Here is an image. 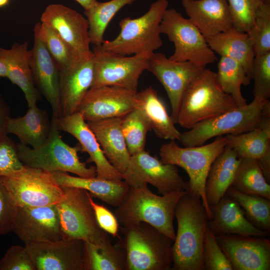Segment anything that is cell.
I'll return each mask as SVG.
<instances>
[{"mask_svg":"<svg viewBox=\"0 0 270 270\" xmlns=\"http://www.w3.org/2000/svg\"><path fill=\"white\" fill-rule=\"evenodd\" d=\"M174 214L178 229L172 247V270H204L202 246L209 220L202 199L186 191Z\"/></svg>","mask_w":270,"mask_h":270,"instance_id":"obj_1","label":"cell"},{"mask_svg":"<svg viewBox=\"0 0 270 270\" xmlns=\"http://www.w3.org/2000/svg\"><path fill=\"white\" fill-rule=\"evenodd\" d=\"M185 192L182 190L159 196L153 193L146 184L130 186L114 214L122 226L146 222L174 241L175 208Z\"/></svg>","mask_w":270,"mask_h":270,"instance_id":"obj_2","label":"cell"},{"mask_svg":"<svg viewBox=\"0 0 270 270\" xmlns=\"http://www.w3.org/2000/svg\"><path fill=\"white\" fill-rule=\"evenodd\" d=\"M168 6V0H156L141 16L122 18L119 23L120 30L118 36L112 40H104L102 48L122 56L142 54L150 57L163 44L160 25Z\"/></svg>","mask_w":270,"mask_h":270,"instance_id":"obj_3","label":"cell"},{"mask_svg":"<svg viewBox=\"0 0 270 270\" xmlns=\"http://www.w3.org/2000/svg\"><path fill=\"white\" fill-rule=\"evenodd\" d=\"M238 107L221 88L216 73L204 68L190 82L182 98L176 124L191 128L196 124Z\"/></svg>","mask_w":270,"mask_h":270,"instance_id":"obj_4","label":"cell"},{"mask_svg":"<svg viewBox=\"0 0 270 270\" xmlns=\"http://www.w3.org/2000/svg\"><path fill=\"white\" fill-rule=\"evenodd\" d=\"M126 270H172L174 240L144 222L122 228Z\"/></svg>","mask_w":270,"mask_h":270,"instance_id":"obj_5","label":"cell"},{"mask_svg":"<svg viewBox=\"0 0 270 270\" xmlns=\"http://www.w3.org/2000/svg\"><path fill=\"white\" fill-rule=\"evenodd\" d=\"M226 144V136H219L208 144L184 148L180 147L175 140H170L160 149L162 162L178 166L186 170L190 180L186 182L184 190L202 199L208 220L212 218L213 213L206 196V178L212 162Z\"/></svg>","mask_w":270,"mask_h":270,"instance_id":"obj_6","label":"cell"},{"mask_svg":"<svg viewBox=\"0 0 270 270\" xmlns=\"http://www.w3.org/2000/svg\"><path fill=\"white\" fill-rule=\"evenodd\" d=\"M268 116H270L269 100L254 98L248 104L196 124L190 130L181 133L180 142L184 146H201L214 137L248 132Z\"/></svg>","mask_w":270,"mask_h":270,"instance_id":"obj_7","label":"cell"},{"mask_svg":"<svg viewBox=\"0 0 270 270\" xmlns=\"http://www.w3.org/2000/svg\"><path fill=\"white\" fill-rule=\"evenodd\" d=\"M16 148L18 157L25 166L50 172H70L84 178L96 176L95 166L88 167L80 161L78 154L80 149L63 140L53 118L50 133L44 144L32 148L20 142L16 144Z\"/></svg>","mask_w":270,"mask_h":270,"instance_id":"obj_8","label":"cell"},{"mask_svg":"<svg viewBox=\"0 0 270 270\" xmlns=\"http://www.w3.org/2000/svg\"><path fill=\"white\" fill-rule=\"evenodd\" d=\"M64 198L56 204L64 240H78L96 244L110 241L108 234L99 226L90 203V194L72 186H62Z\"/></svg>","mask_w":270,"mask_h":270,"instance_id":"obj_9","label":"cell"},{"mask_svg":"<svg viewBox=\"0 0 270 270\" xmlns=\"http://www.w3.org/2000/svg\"><path fill=\"white\" fill-rule=\"evenodd\" d=\"M160 28L161 33L174 44V52L169 58L171 60L189 62L202 66L218 61L216 54L199 30L176 9L166 10Z\"/></svg>","mask_w":270,"mask_h":270,"instance_id":"obj_10","label":"cell"},{"mask_svg":"<svg viewBox=\"0 0 270 270\" xmlns=\"http://www.w3.org/2000/svg\"><path fill=\"white\" fill-rule=\"evenodd\" d=\"M0 179L18 207L56 204L64 197L62 186L52 173L42 169L24 166Z\"/></svg>","mask_w":270,"mask_h":270,"instance_id":"obj_11","label":"cell"},{"mask_svg":"<svg viewBox=\"0 0 270 270\" xmlns=\"http://www.w3.org/2000/svg\"><path fill=\"white\" fill-rule=\"evenodd\" d=\"M94 80L92 86H116L137 92L139 78L147 70L150 57L142 54L122 56L93 48Z\"/></svg>","mask_w":270,"mask_h":270,"instance_id":"obj_12","label":"cell"},{"mask_svg":"<svg viewBox=\"0 0 270 270\" xmlns=\"http://www.w3.org/2000/svg\"><path fill=\"white\" fill-rule=\"evenodd\" d=\"M123 180L132 187L150 184L162 196L184 190L186 186L176 166L163 163L145 150L130 156Z\"/></svg>","mask_w":270,"mask_h":270,"instance_id":"obj_13","label":"cell"},{"mask_svg":"<svg viewBox=\"0 0 270 270\" xmlns=\"http://www.w3.org/2000/svg\"><path fill=\"white\" fill-rule=\"evenodd\" d=\"M137 92L116 86H92L77 112L86 122L122 118L136 108Z\"/></svg>","mask_w":270,"mask_h":270,"instance_id":"obj_14","label":"cell"},{"mask_svg":"<svg viewBox=\"0 0 270 270\" xmlns=\"http://www.w3.org/2000/svg\"><path fill=\"white\" fill-rule=\"evenodd\" d=\"M206 66L189 62H176L160 52H154L148 58L147 70L164 86L170 102V117L176 124L183 94L192 80Z\"/></svg>","mask_w":270,"mask_h":270,"instance_id":"obj_15","label":"cell"},{"mask_svg":"<svg viewBox=\"0 0 270 270\" xmlns=\"http://www.w3.org/2000/svg\"><path fill=\"white\" fill-rule=\"evenodd\" d=\"M36 270H86L84 242L62 239L25 244Z\"/></svg>","mask_w":270,"mask_h":270,"instance_id":"obj_16","label":"cell"},{"mask_svg":"<svg viewBox=\"0 0 270 270\" xmlns=\"http://www.w3.org/2000/svg\"><path fill=\"white\" fill-rule=\"evenodd\" d=\"M12 232L25 244L62 239L56 204L18 206Z\"/></svg>","mask_w":270,"mask_h":270,"instance_id":"obj_17","label":"cell"},{"mask_svg":"<svg viewBox=\"0 0 270 270\" xmlns=\"http://www.w3.org/2000/svg\"><path fill=\"white\" fill-rule=\"evenodd\" d=\"M233 270H270V240L264 236L217 234Z\"/></svg>","mask_w":270,"mask_h":270,"instance_id":"obj_18","label":"cell"},{"mask_svg":"<svg viewBox=\"0 0 270 270\" xmlns=\"http://www.w3.org/2000/svg\"><path fill=\"white\" fill-rule=\"evenodd\" d=\"M40 22L51 26L72 46L80 58L92 54L90 48L88 21L80 13L62 4H50L42 13Z\"/></svg>","mask_w":270,"mask_h":270,"instance_id":"obj_19","label":"cell"},{"mask_svg":"<svg viewBox=\"0 0 270 270\" xmlns=\"http://www.w3.org/2000/svg\"><path fill=\"white\" fill-rule=\"evenodd\" d=\"M53 118L60 131L66 132L79 142L83 152L89 156L87 162H94L96 177L107 180H122L123 176L108 162L97 138L82 114L78 112Z\"/></svg>","mask_w":270,"mask_h":270,"instance_id":"obj_20","label":"cell"},{"mask_svg":"<svg viewBox=\"0 0 270 270\" xmlns=\"http://www.w3.org/2000/svg\"><path fill=\"white\" fill-rule=\"evenodd\" d=\"M29 64L38 90L50 105L52 117H61L59 70L35 32L33 46L30 50Z\"/></svg>","mask_w":270,"mask_h":270,"instance_id":"obj_21","label":"cell"},{"mask_svg":"<svg viewBox=\"0 0 270 270\" xmlns=\"http://www.w3.org/2000/svg\"><path fill=\"white\" fill-rule=\"evenodd\" d=\"M188 19L206 40L234 27L227 0H181Z\"/></svg>","mask_w":270,"mask_h":270,"instance_id":"obj_22","label":"cell"},{"mask_svg":"<svg viewBox=\"0 0 270 270\" xmlns=\"http://www.w3.org/2000/svg\"><path fill=\"white\" fill-rule=\"evenodd\" d=\"M60 94L62 116L74 114L94 80V54L79 58L74 66L59 71Z\"/></svg>","mask_w":270,"mask_h":270,"instance_id":"obj_23","label":"cell"},{"mask_svg":"<svg viewBox=\"0 0 270 270\" xmlns=\"http://www.w3.org/2000/svg\"><path fill=\"white\" fill-rule=\"evenodd\" d=\"M212 210L213 216L209 220L208 226L216 235L264 236L268 233L252 224L239 204L226 194L212 208Z\"/></svg>","mask_w":270,"mask_h":270,"instance_id":"obj_24","label":"cell"},{"mask_svg":"<svg viewBox=\"0 0 270 270\" xmlns=\"http://www.w3.org/2000/svg\"><path fill=\"white\" fill-rule=\"evenodd\" d=\"M122 118H114L87 122L107 160L122 176L130 161L128 152L123 135Z\"/></svg>","mask_w":270,"mask_h":270,"instance_id":"obj_25","label":"cell"},{"mask_svg":"<svg viewBox=\"0 0 270 270\" xmlns=\"http://www.w3.org/2000/svg\"><path fill=\"white\" fill-rule=\"evenodd\" d=\"M0 57L4 59L8 69V78L23 92L28 108L36 106L40 98L33 78L29 64L28 42L14 44L11 48L0 47Z\"/></svg>","mask_w":270,"mask_h":270,"instance_id":"obj_26","label":"cell"},{"mask_svg":"<svg viewBox=\"0 0 270 270\" xmlns=\"http://www.w3.org/2000/svg\"><path fill=\"white\" fill-rule=\"evenodd\" d=\"M56 182L61 186H72L88 191L92 197L107 204L118 206L124 198L130 186L122 180H107L97 178L72 176L67 172H52Z\"/></svg>","mask_w":270,"mask_h":270,"instance_id":"obj_27","label":"cell"},{"mask_svg":"<svg viewBox=\"0 0 270 270\" xmlns=\"http://www.w3.org/2000/svg\"><path fill=\"white\" fill-rule=\"evenodd\" d=\"M210 48L220 56H226L240 64L251 81L255 56L252 42L248 33L234 27L206 40Z\"/></svg>","mask_w":270,"mask_h":270,"instance_id":"obj_28","label":"cell"},{"mask_svg":"<svg viewBox=\"0 0 270 270\" xmlns=\"http://www.w3.org/2000/svg\"><path fill=\"white\" fill-rule=\"evenodd\" d=\"M241 160L227 145L212 162L206 184V196L212 208L226 194L231 186Z\"/></svg>","mask_w":270,"mask_h":270,"instance_id":"obj_29","label":"cell"},{"mask_svg":"<svg viewBox=\"0 0 270 270\" xmlns=\"http://www.w3.org/2000/svg\"><path fill=\"white\" fill-rule=\"evenodd\" d=\"M136 108L144 114L151 129L158 138L180 141L181 132L176 128L164 104L152 86H150L137 92Z\"/></svg>","mask_w":270,"mask_h":270,"instance_id":"obj_30","label":"cell"},{"mask_svg":"<svg viewBox=\"0 0 270 270\" xmlns=\"http://www.w3.org/2000/svg\"><path fill=\"white\" fill-rule=\"evenodd\" d=\"M51 128L47 112L37 107H30L22 116L10 118L8 124V134L16 136L20 143L36 148L47 139Z\"/></svg>","mask_w":270,"mask_h":270,"instance_id":"obj_31","label":"cell"},{"mask_svg":"<svg viewBox=\"0 0 270 270\" xmlns=\"http://www.w3.org/2000/svg\"><path fill=\"white\" fill-rule=\"evenodd\" d=\"M227 146L240 158L260 160L270 153V116L254 129L238 134H226Z\"/></svg>","mask_w":270,"mask_h":270,"instance_id":"obj_32","label":"cell"},{"mask_svg":"<svg viewBox=\"0 0 270 270\" xmlns=\"http://www.w3.org/2000/svg\"><path fill=\"white\" fill-rule=\"evenodd\" d=\"M136 0H110L105 2L96 1L89 8L84 10L88 23L90 43L101 46L104 32L114 16L122 8L130 5Z\"/></svg>","mask_w":270,"mask_h":270,"instance_id":"obj_33","label":"cell"},{"mask_svg":"<svg viewBox=\"0 0 270 270\" xmlns=\"http://www.w3.org/2000/svg\"><path fill=\"white\" fill-rule=\"evenodd\" d=\"M34 32L44 43L59 71L68 70L75 66L80 58L78 52L51 26L38 22Z\"/></svg>","mask_w":270,"mask_h":270,"instance_id":"obj_34","label":"cell"},{"mask_svg":"<svg viewBox=\"0 0 270 270\" xmlns=\"http://www.w3.org/2000/svg\"><path fill=\"white\" fill-rule=\"evenodd\" d=\"M244 194L270 200V186L266 180L258 160L241 158L230 186Z\"/></svg>","mask_w":270,"mask_h":270,"instance_id":"obj_35","label":"cell"},{"mask_svg":"<svg viewBox=\"0 0 270 270\" xmlns=\"http://www.w3.org/2000/svg\"><path fill=\"white\" fill-rule=\"evenodd\" d=\"M86 270H126L124 250L118 242L102 244L84 242Z\"/></svg>","mask_w":270,"mask_h":270,"instance_id":"obj_36","label":"cell"},{"mask_svg":"<svg viewBox=\"0 0 270 270\" xmlns=\"http://www.w3.org/2000/svg\"><path fill=\"white\" fill-rule=\"evenodd\" d=\"M216 75L222 90L232 98L238 106L247 104L242 94L241 86H248L250 81L240 64L228 57L220 56Z\"/></svg>","mask_w":270,"mask_h":270,"instance_id":"obj_37","label":"cell"},{"mask_svg":"<svg viewBox=\"0 0 270 270\" xmlns=\"http://www.w3.org/2000/svg\"><path fill=\"white\" fill-rule=\"evenodd\" d=\"M226 194L239 204L248 220L255 226L266 232H270V200L244 194L231 186Z\"/></svg>","mask_w":270,"mask_h":270,"instance_id":"obj_38","label":"cell"},{"mask_svg":"<svg viewBox=\"0 0 270 270\" xmlns=\"http://www.w3.org/2000/svg\"><path fill=\"white\" fill-rule=\"evenodd\" d=\"M121 128L130 156L144 150L150 124L140 110L135 108L122 118Z\"/></svg>","mask_w":270,"mask_h":270,"instance_id":"obj_39","label":"cell"},{"mask_svg":"<svg viewBox=\"0 0 270 270\" xmlns=\"http://www.w3.org/2000/svg\"><path fill=\"white\" fill-rule=\"evenodd\" d=\"M247 33L252 40L255 56L270 52V3L263 2L259 6Z\"/></svg>","mask_w":270,"mask_h":270,"instance_id":"obj_40","label":"cell"},{"mask_svg":"<svg viewBox=\"0 0 270 270\" xmlns=\"http://www.w3.org/2000/svg\"><path fill=\"white\" fill-rule=\"evenodd\" d=\"M202 260L204 270H233L218 242L216 234L208 226L204 239Z\"/></svg>","mask_w":270,"mask_h":270,"instance_id":"obj_41","label":"cell"},{"mask_svg":"<svg viewBox=\"0 0 270 270\" xmlns=\"http://www.w3.org/2000/svg\"><path fill=\"white\" fill-rule=\"evenodd\" d=\"M234 27L248 32L252 27L256 12L263 0H227Z\"/></svg>","mask_w":270,"mask_h":270,"instance_id":"obj_42","label":"cell"},{"mask_svg":"<svg viewBox=\"0 0 270 270\" xmlns=\"http://www.w3.org/2000/svg\"><path fill=\"white\" fill-rule=\"evenodd\" d=\"M252 78L254 81V98L269 100L270 98V52L254 58Z\"/></svg>","mask_w":270,"mask_h":270,"instance_id":"obj_43","label":"cell"},{"mask_svg":"<svg viewBox=\"0 0 270 270\" xmlns=\"http://www.w3.org/2000/svg\"><path fill=\"white\" fill-rule=\"evenodd\" d=\"M0 270H36L26 246L13 245L0 259Z\"/></svg>","mask_w":270,"mask_h":270,"instance_id":"obj_44","label":"cell"},{"mask_svg":"<svg viewBox=\"0 0 270 270\" xmlns=\"http://www.w3.org/2000/svg\"><path fill=\"white\" fill-rule=\"evenodd\" d=\"M24 165L20 160L16 144L7 136L0 140V177L22 168Z\"/></svg>","mask_w":270,"mask_h":270,"instance_id":"obj_45","label":"cell"},{"mask_svg":"<svg viewBox=\"0 0 270 270\" xmlns=\"http://www.w3.org/2000/svg\"><path fill=\"white\" fill-rule=\"evenodd\" d=\"M17 206L0 179V236L12 232Z\"/></svg>","mask_w":270,"mask_h":270,"instance_id":"obj_46","label":"cell"},{"mask_svg":"<svg viewBox=\"0 0 270 270\" xmlns=\"http://www.w3.org/2000/svg\"><path fill=\"white\" fill-rule=\"evenodd\" d=\"M90 201L100 228L113 237L116 236L118 232L119 222L114 214L103 204L96 202L90 194Z\"/></svg>","mask_w":270,"mask_h":270,"instance_id":"obj_47","label":"cell"},{"mask_svg":"<svg viewBox=\"0 0 270 270\" xmlns=\"http://www.w3.org/2000/svg\"><path fill=\"white\" fill-rule=\"evenodd\" d=\"M10 109L6 103L0 98V140L7 136Z\"/></svg>","mask_w":270,"mask_h":270,"instance_id":"obj_48","label":"cell"},{"mask_svg":"<svg viewBox=\"0 0 270 270\" xmlns=\"http://www.w3.org/2000/svg\"><path fill=\"white\" fill-rule=\"evenodd\" d=\"M8 69L6 63L0 57V77L8 78Z\"/></svg>","mask_w":270,"mask_h":270,"instance_id":"obj_49","label":"cell"},{"mask_svg":"<svg viewBox=\"0 0 270 270\" xmlns=\"http://www.w3.org/2000/svg\"><path fill=\"white\" fill-rule=\"evenodd\" d=\"M78 2L84 8V10L89 8L92 6L97 0H74Z\"/></svg>","mask_w":270,"mask_h":270,"instance_id":"obj_50","label":"cell"},{"mask_svg":"<svg viewBox=\"0 0 270 270\" xmlns=\"http://www.w3.org/2000/svg\"><path fill=\"white\" fill-rule=\"evenodd\" d=\"M10 2V0H0V8L6 6Z\"/></svg>","mask_w":270,"mask_h":270,"instance_id":"obj_51","label":"cell"},{"mask_svg":"<svg viewBox=\"0 0 270 270\" xmlns=\"http://www.w3.org/2000/svg\"><path fill=\"white\" fill-rule=\"evenodd\" d=\"M263 1L266 3H270V0H263Z\"/></svg>","mask_w":270,"mask_h":270,"instance_id":"obj_52","label":"cell"}]
</instances>
